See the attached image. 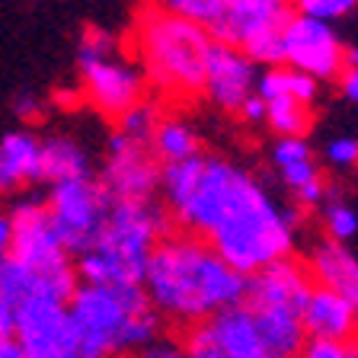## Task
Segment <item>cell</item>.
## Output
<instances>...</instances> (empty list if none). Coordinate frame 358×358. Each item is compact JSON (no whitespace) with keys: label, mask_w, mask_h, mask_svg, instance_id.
Segmentation results:
<instances>
[{"label":"cell","mask_w":358,"mask_h":358,"mask_svg":"<svg viewBox=\"0 0 358 358\" xmlns=\"http://www.w3.org/2000/svg\"><path fill=\"white\" fill-rule=\"evenodd\" d=\"M138 358H192L186 345L179 343H150L148 349L138 352Z\"/></svg>","instance_id":"31"},{"label":"cell","mask_w":358,"mask_h":358,"mask_svg":"<svg viewBox=\"0 0 358 358\" xmlns=\"http://www.w3.org/2000/svg\"><path fill=\"white\" fill-rule=\"evenodd\" d=\"M154 3L179 20L195 22L201 29H211L224 10V0H154Z\"/></svg>","instance_id":"24"},{"label":"cell","mask_w":358,"mask_h":358,"mask_svg":"<svg viewBox=\"0 0 358 358\" xmlns=\"http://www.w3.org/2000/svg\"><path fill=\"white\" fill-rule=\"evenodd\" d=\"M112 199L99 186V179H74V182H58L52 186L45 208L55 224V234L61 237L64 250L71 256L87 253L96 243L103 221L109 215Z\"/></svg>","instance_id":"8"},{"label":"cell","mask_w":358,"mask_h":358,"mask_svg":"<svg viewBox=\"0 0 358 358\" xmlns=\"http://www.w3.org/2000/svg\"><path fill=\"white\" fill-rule=\"evenodd\" d=\"M0 358H26L13 339H0Z\"/></svg>","instance_id":"37"},{"label":"cell","mask_w":358,"mask_h":358,"mask_svg":"<svg viewBox=\"0 0 358 358\" xmlns=\"http://www.w3.org/2000/svg\"><path fill=\"white\" fill-rule=\"evenodd\" d=\"M291 16H294L291 0H224V10L208 29V36L215 42L243 48L262 32L285 29Z\"/></svg>","instance_id":"14"},{"label":"cell","mask_w":358,"mask_h":358,"mask_svg":"<svg viewBox=\"0 0 358 358\" xmlns=\"http://www.w3.org/2000/svg\"><path fill=\"white\" fill-rule=\"evenodd\" d=\"M272 160H275L278 170H288V166L313 160V150L307 144V138H278L275 148H272Z\"/></svg>","instance_id":"27"},{"label":"cell","mask_w":358,"mask_h":358,"mask_svg":"<svg viewBox=\"0 0 358 358\" xmlns=\"http://www.w3.org/2000/svg\"><path fill=\"white\" fill-rule=\"evenodd\" d=\"M144 294L160 317L195 327L243 304L246 278L211 250L208 240L170 234L148 259Z\"/></svg>","instance_id":"1"},{"label":"cell","mask_w":358,"mask_h":358,"mask_svg":"<svg viewBox=\"0 0 358 358\" xmlns=\"http://www.w3.org/2000/svg\"><path fill=\"white\" fill-rule=\"evenodd\" d=\"M256 64L240 48L211 42L205 61V99L224 112H240V106L256 93Z\"/></svg>","instance_id":"13"},{"label":"cell","mask_w":358,"mask_h":358,"mask_svg":"<svg viewBox=\"0 0 358 358\" xmlns=\"http://www.w3.org/2000/svg\"><path fill=\"white\" fill-rule=\"evenodd\" d=\"M16 115H20V119H36V115H38V99L32 96V93L20 96V99H16Z\"/></svg>","instance_id":"36"},{"label":"cell","mask_w":358,"mask_h":358,"mask_svg":"<svg viewBox=\"0 0 358 358\" xmlns=\"http://www.w3.org/2000/svg\"><path fill=\"white\" fill-rule=\"evenodd\" d=\"M0 298L10 301V304L20 310L26 301L32 298H48V301H58L48 288L42 275H36L26 262H20L16 256H3L0 259ZM64 304V301H61Z\"/></svg>","instance_id":"21"},{"label":"cell","mask_w":358,"mask_h":358,"mask_svg":"<svg viewBox=\"0 0 358 358\" xmlns=\"http://www.w3.org/2000/svg\"><path fill=\"white\" fill-rule=\"evenodd\" d=\"M10 250H13V221L10 215H0V259L10 256Z\"/></svg>","instance_id":"35"},{"label":"cell","mask_w":358,"mask_h":358,"mask_svg":"<svg viewBox=\"0 0 358 358\" xmlns=\"http://www.w3.org/2000/svg\"><path fill=\"white\" fill-rule=\"evenodd\" d=\"M164 237H170L166 208L154 201H112L96 243L77 256V278L106 288H144L148 259Z\"/></svg>","instance_id":"3"},{"label":"cell","mask_w":358,"mask_h":358,"mask_svg":"<svg viewBox=\"0 0 358 358\" xmlns=\"http://www.w3.org/2000/svg\"><path fill=\"white\" fill-rule=\"evenodd\" d=\"M285 42V67L301 71L313 77L317 83L336 80L343 74V52L345 45L339 42L336 29L329 22L307 20V16H291L282 32Z\"/></svg>","instance_id":"10"},{"label":"cell","mask_w":358,"mask_h":358,"mask_svg":"<svg viewBox=\"0 0 358 358\" xmlns=\"http://www.w3.org/2000/svg\"><path fill=\"white\" fill-rule=\"evenodd\" d=\"M285 96L310 109V106L317 103V96H320V83L313 80V77L301 74V71H291V67H285Z\"/></svg>","instance_id":"28"},{"label":"cell","mask_w":358,"mask_h":358,"mask_svg":"<svg viewBox=\"0 0 358 358\" xmlns=\"http://www.w3.org/2000/svg\"><path fill=\"white\" fill-rule=\"evenodd\" d=\"M298 358H358V345L352 343H327V339H307Z\"/></svg>","instance_id":"30"},{"label":"cell","mask_w":358,"mask_h":358,"mask_svg":"<svg viewBox=\"0 0 358 358\" xmlns=\"http://www.w3.org/2000/svg\"><path fill=\"white\" fill-rule=\"evenodd\" d=\"M182 345L192 358H268L253 313L243 304L227 307L205 323H195Z\"/></svg>","instance_id":"11"},{"label":"cell","mask_w":358,"mask_h":358,"mask_svg":"<svg viewBox=\"0 0 358 358\" xmlns=\"http://www.w3.org/2000/svg\"><path fill=\"white\" fill-rule=\"evenodd\" d=\"M327 160L333 166H339V170H352V166H358V138H352V134H339V138H333V141L327 144Z\"/></svg>","instance_id":"29"},{"label":"cell","mask_w":358,"mask_h":358,"mask_svg":"<svg viewBox=\"0 0 358 358\" xmlns=\"http://www.w3.org/2000/svg\"><path fill=\"white\" fill-rule=\"evenodd\" d=\"M323 227H327V240L345 243V240H352L358 234V211L349 201L329 195L327 205H323Z\"/></svg>","instance_id":"25"},{"label":"cell","mask_w":358,"mask_h":358,"mask_svg":"<svg viewBox=\"0 0 358 358\" xmlns=\"http://www.w3.org/2000/svg\"><path fill=\"white\" fill-rule=\"evenodd\" d=\"M10 221H13V250H10V256L26 262L36 275H42L55 298L67 304L74 298L80 282H77V268L71 262V253L55 234V224L48 217L45 201H20L10 211Z\"/></svg>","instance_id":"7"},{"label":"cell","mask_w":358,"mask_h":358,"mask_svg":"<svg viewBox=\"0 0 358 358\" xmlns=\"http://www.w3.org/2000/svg\"><path fill=\"white\" fill-rule=\"evenodd\" d=\"M160 170L164 166L157 164L148 144H134L115 131L109 138V157L103 164L99 186L112 201H154V192L160 189Z\"/></svg>","instance_id":"12"},{"label":"cell","mask_w":358,"mask_h":358,"mask_svg":"<svg viewBox=\"0 0 358 358\" xmlns=\"http://www.w3.org/2000/svg\"><path fill=\"white\" fill-rule=\"evenodd\" d=\"M358 329V313L336 291L313 285L304 304V333L307 339H327V343H352Z\"/></svg>","instance_id":"17"},{"label":"cell","mask_w":358,"mask_h":358,"mask_svg":"<svg viewBox=\"0 0 358 358\" xmlns=\"http://www.w3.org/2000/svg\"><path fill=\"white\" fill-rule=\"evenodd\" d=\"M83 358H115L141 352L157 343L160 313L148 301L144 288H106L77 285L67 301Z\"/></svg>","instance_id":"5"},{"label":"cell","mask_w":358,"mask_h":358,"mask_svg":"<svg viewBox=\"0 0 358 358\" xmlns=\"http://www.w3.org/2000/svg\"><path fill=\"white\" fill-rule=\"evenodd\" d=\"M42 179L45 182H74V179H93V166H90V154L64 134L45 138L42 141Z\"/></svg>","instance_id":"19"},{"label":"cell","mask_w":358,"mask_h":358,"mask_svg":"<svg viewBox=\"0 0 358 358\" xmlns=\"http://www.w3.org/2000/svg\"><path fill=\"white\" fill-rule=\"evenodd\" d=\"M150 154L160 160V164H179V160H189V157L201 154L199 148V134L192 131L186 119L179 115H164L160 125H157L154 138H150Z\"/></svg>","instance_id":"20"},{"label":"cell","mask_w":358,"mask_h":358,"mask_svg":"<svg viewBox=\"0 0 358 358\" xmlns=\"http://www.w3.org/2000/svg\"><path fill=\"white\" fill-rule=\"evenodd\" d=\"M358 7V0H291V10L307 20H320L333 26L336 20L349 16Z\"/></svg>","instance_id":"26"},{"label":"cell","mask_w":358,"mask_h":358,"mask_svg":"<svg viewBox=\"0 0 358 358\" xmlns=\"http://www.w3.org/2000/svg\"><path fill=\"white\" fill-rule=\"evenodd\" d=\"M16 329V307L0 298V339H13Z\"/></svg>","instance_id":"33"},{"label":"cell","mask_w":358,"mask_h":358,"mask_svg":"<svg viewBox=\"0 0 358 358\" xmlns=\"http://www.w3.org/2000/svg\"><path fill=\"white\" fill-rule=\"evenodd\" d=\"M160 109H157V103L154 99H141V103L134 106L131 112H125L119 119V128L115 131L119 134H125L128 141H134V144H148L150 148V138H154V131H157V125H160Z\"/></svg>","instance_id":"23"},{"label":"cell","mask_w":358,"mask_h":358,"mask_svg":"<svg viewBox=\"0 0 358 358\" xmlns=\"http://www.w3.org/2000/svg\"><path fill=\"white\" fill-rule=\"evenodd\" d=\"M42 179V141L29 131L0 138V195L20 192Z\"/></svg>","instance_id":"18"},{"label":"cell","mask_w":358,"mask_h":358,"mask_svg":"<svg viewBox=\"0 0 358 358\" xmlns=\"http://www.w3.org/2000/svg\"><path fill=\"white\" fill-rule=\"evenodd\" d=\"M77 67H80V83L90 106L103 112L106 119L119 122L144 99L148 80H144L141 67L119 58V45L106 32H83L77 45Z\"/></svg>","instance_id":"6"},{"label":"cell","mask_w":358,"mask_h":358,"mask_svg":"<svg viewBox=\"0 0 358 358\" xmlns=\"http://www.w3.org/2000/svg\"><path fill=\"white\" fill-rule=\"evenodd\" d=\"M80 358H83V355H80Z\"/></svg>","instance_id":"38"},{"label":"cell","mask_w":358,"mask_h":358,"mask_svg":"<svg viewBox=\"0 0 358 358\" xmlns=\"http://www.w3.org/2000/svg\"><path fill=\"white\" fill-rule=\"evenodd\" d=\"M310 291H313V278L304 262L282 259V262H275V266H268L246 278L243 304L246 307H294V310H304Z\"/></svg>","instance_id":"15"},{"label":"cell","mask_w":358,"mask_h":358,"mask_svg":"<svg viewBox=\"0 0 358 358\" xmlns=\"http://www.w3.org/2000/svg\"><path fill=\"white\" fill-rule=\"evenodd\" d=\"M307 272L313 285L336 291L358 313V256L349 246L336 243V240H317L307 253Z\"/></svg>","instance_id":"16"},{"label":"cell","mask_w":358,"mask_h":358,"mask_svg":"<svg viewBox=\"0 0 358 358\" xmlns=\"http://www.w3.org/2000/svg\"><path fill=\"white\" fill-rule=\"evenodd\" d=\"M13 343L26 358H80L71 310L61 301L32 298L16 310Z\"/></svg>","instance_id":"9"},{"label":"cell","mask_w":358,"mask_h":358,"mask_svg":"<svg viewBox=\"0 0 358 358\" xmlns=\"http://www.w3.org/2000/svg\"><path fill=\"white\" fill-rule=\"evenodd\" d=\"M160 189L173 221L201 240H208L224 224H231L250 205H256L262 195H268L266 186L243 166L205 150L179 164H166L160 170Z\"/></svg>","instance_id":"2"},{"label":"cell","mask_w":358,"mask_h":358,"mask_svg":"<svg viewBox=\"0 0 358 358\" xmlns=\"http://www.w3.org/2000/svg\"><path fill=\"white\" fill-rule=\"evenodd\" d=\"M134 58L144 80L170 99H192L205 93V61L215 38L195 22L144 7L134 20Z\"/></svg>","instance_id":"4"},{"label":"cell","mask_w":358,"mask_h":358,"mask_svg":"<svg viewBox=\"0 0 358 358\" xmlns=\"http://www.w3.org/2000/svg\"><path fill=\"white\" fill-rule=\"evenodd\" d=\"M266 122L268 128L278 134V138H304V128L310 125V109L294 99L282 96V99H272L266 103Z\"/></svg>","instance_id":"22"},{"label":"cell","mask_w":358,"mask_h":358,"mask_svg":"<svg viewBox=\"0 0 358 358\" xmlns=\"http://www.w3.org/2000/svg\"><path fill=\"white\" fill-rule=\"evenodd\" d=\"M339 90H343V96L349 99L352 106H358V67L339 74Z\"/></svg>","instance_id":"34"},{"label":"cell","mask_w":358,"mask_h":358,"mask_svg":"<svg viewBox=\"0 0 358 358\" xmlns=\"http://www.w3.org/2000/svg\"><path fill=\"white\" fill-rule=\"evenodd\" d=\"M266 112H268V109H266V103H262V99L253 93V96H250L243 106H240L237 115L246 122V125H259V122H266Z\"/></svg>","instance_id":"32"}]
</instances>
